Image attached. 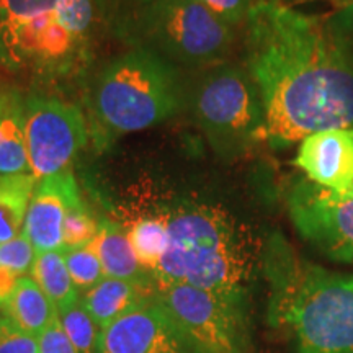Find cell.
Returning <instances> with one entry per match:
<instances>
[{
    "instance_id": "cell-1",
    "label": "cell",
    "mask_w": 353,
    "mask_h": 353,
    "mask_svg": "<svg viewBox=\"0 0 353 353\" xmlns=\"http://www.w3.org/2000/svg\"><path fill=\"white\" fill-rule=\"evenodd\" d=\"M245 23L247 72L259 88L273 148L319 131L353 130L350 41L325 19L276 0H259Z\"/></svg>"
},
{
    "instance_id": "cell-2",
    "label": "cell",
    "mask_w": 353,
    "mask_h": 353,
    "mask_svg": "<svg viewBox=\"0 0 353 353\" xmlns=\"http://www.w3.org/2000/svg\"><path fill=\"white\" fill-rule=\"evenodd\" d=\"M162 218L169 247L152 272L156 288L183 283L247 296L265 254L249 224L223 206L193 200L179 203Z\"/></svg>"
},
{
    "instance_id": "cell-3",
    "label": "cell",
    "mask_w": 353,
    "mask_h": 353,
    "mask_svg": "<svg viewBox=\"0 0 353 353\" xmlns=\"http://www.w3.org/2000/svg\"><path fill=\"white\" fill-rule=\"evenodd\" d=\"M270 317L293 334L298 353H353V273L298 257L280 236L265 249Z\"/></svg>"
},
{
    "instance_id": "cell-4",
    "label": "cell",
    "mask_w": 353,
    "mask_h": 353,
    "mask_svg": "<svg viewBox=\"0 0 353 353\" xmlns=\"http://www.w3.org/2000/svg\"><path fill=\"white\" fill-rule=\"evenodd\" d=\"M94 105L108 130L143 131L174 117L183 105V90L170 63L148 48H138L101 70Z\"/></svg>"
},
{
    "instance_id": "cell-5",
    "label": "cell",
    "mask_w": 353,
    "mask_h": 353,
    "mask_svg": "<svg viewBox=\"0 0 353 353\" xmlns=\"http://www.w3.org/2000/svg\"><path fill=\"white\" fill-rule=\"evenodd\" d=\"M121 23L151 51L190 68L218 63L232 44V26L200 0H151Z\"/></svg>"
},
{
    "instance_id": "cell-6",
    "label": "cell",
    "mask_w": 353,
    "mask_h": 353,
    "mask_svg": "<svg viewBox=\"0 0 353 353\" xmlns=\"http://www.w3.org/2000/svg\"><path fill=\"white\" fill-rule=\"evenodd\" d=\"M195 114L219 154L237 156L267 139L259 88L249 72L234 65H219L200 82Z\"/></svg>"
},
{
    "instance_id": "cell-7",
    "label": "cell",
    "mask_w": 353,
    "mask_h": 353,
    "mask_svg": "<svg viewBox=\"0 0 353 353\" xmlns=\"http://www.w3.org/2000/svg\"><path fill=\"white\" fill-rule=\"evenodd\" d=\"M154 298L206 353H252L247 296L176 283Z\"/></svg>"
},
{
    "instance_id": "cell-8",
    "label": "cell",
    "mask_w": 353,
    "mask_h": 353,
    "mask_svg": "<svg viewBox=\"0 0 353 353\" xmlns=\"http://www.w3.org/2000/svg\"><path fill=\"white\" fill-rule=\"evenodd\" d=\"M30 174L41 180L69 169L87 143V125L76 105L30 95L25 100Z\"/></svg>"
},
{
    "instance_id": "cell-9",
    "label": "cell",
    "mask_w": 353,
    "mask_h": 353,
    "mask_svg": "<svg viewBox=\"0 0 353 353\" xmlns=\"http://www.w3.org/2000/svg\"><path fill=\"white\" fill-rule=\"evenodd\" d=\"M288 211L299 236L322 255L353 263V196L301 179L288 192Z\"/></svg>"
},
{
    "instance_id": "cell-10",
    "label": "cell",
    "mask_w": 353,
    "mask_h": 353,
    "mask_svg": "<svg viewBox=\"0 0 353 353\" xmlns=\"http://www.w3.org/2000/svg\"><path fill=\"white\" fill-rule=\"evenodd\" d=\"M97 353H206L164 306L149 301L100 332Z\"/></svg>"
},
{
    "instance_id": "cell-11",
    "label": "cell",
    "mask_w": 353,
    "mask_h": 353,
    "mask_svg": "<svg viewBox=\"0 0 353 353\" xmlns=\"http://www.w3.org/2000/svg\"><path fill=\"white\" fill-rule=\"evenodd\" d=\"M81 193L69 169L37 185L23 224V234L37 254L63 250V228L68 211L81 203Z\"/></svg>"
},
{
    "instance_id": "cell-12",
    "label": "cell",
    "mask_w": 353,
    "mask_h": 353,
    "mask_svg": "<svg viewBox=\"0 0 353 353\" xmlns=\"http://www.w3.org/2000/svg\"><path fill=\"white\" fill-rule=\"evenodd\" d=\"M299 167L321 187L347 193L353 187V130H327L309 134L294 157Z\"/></svg>"
},
{
    "instance_id": "cell-13",
    "label": "cell",
    "mask_w": 353,
    "mask_h": 353,
    "mask_svg": "<svg viewBox=\"0 0 353 353\" xmlns=\"http://www.w3.org/2000/svg\"><path fill=\"white\" fill-rule=\"evenodd\" d=\"M156 296V286H144L117 278H103L94 288L81 294V304L100 330L121 319Z\"/></svg>"
},
{
    "instance_id": "cell-14",
    "label": "cell",
    "mask_w": 353,
    "mask_h": 353,
    "mask_svg": "<svg viewBox=\"0 0 353 353\" xmlns=\"http://www.w3.org/2000/svg\"><path fill=\"white\" fill-rule=\"evenodd\" d=\"M100 262L107 278L126 280L144 286H156L154 278L143 265L139 263L128 237V231H123L113 221H100L99 234L94 241Z\"/></svg>"
},
{
    "instance_id": "cell-15",
    "label": "cell",
    "mask_w": 353,
    "mask_h": 353,
    "mask_svg": "<svg viewBox=\"0 0 353 353\" xmlns=\"http://www.w3.org/2000/svg\"><path fill=\"white\" fill-rule=\"evenodd\" d=\"M30 174L25 134V100L19 92H0V179Z\"/></svg>"
},
{
    "instance_id": "cell-16",
    "label": "cell",
    "mask_w": 353,
    "mask_h": 353,
    "mask_svg": "<svg viewBox=\"0 0 353 353\" xmlns=\"http://www.w3.org/2000/svg\"><path fill=\"white\" fill-rule=\"evenodd\" d=\"M2 311L3 316L37 337L57 317L54 304L28 275L19 278L15 291Z\"/></svg>"
},
{
    "instance_id": "cell-17",
    "label": "cell",
    "mask_w": 353,
    "mask_h": 353,
    "mask_svg": "<svg viewBox=\"0 0 353 353\" xmlns=\"http://www.w3.org/2000/svg\"><path fill=\"white\" fill-rule=\"evenodd\" d=\"M30 276L51 299L57 312L65 311L81 301V291L77 290L69 275L63 250L37 254Z\"/></svg>"
},
{
    "instance_id": "cell-18",
    "label": "cell",
    "mask_w": 353,
    "mask_h": 353,
    "mask_svg": "<svg viewBox=\"0 0 353 353\" xmlns=\"http://www.w3.org/2000/svg\"><path fill=\"white\" fill-rule=\"evenodd\" d=\"M37 182L32 174L0 179V244L23 232L26 211L37 190Z\"/></svg>"
},
{
    "instance_id": "cell-19",
    "label": "cell",
    "mask_w": 353,
    "mask_h": 353,
    "mask_svg": "<svg viewBox=\"0 0 353 353\" xmlns=\"http://www.w3.org/2000/svg\"><path fill=\"white\" fill-rule=\"evenodd\" d=\"M128 237L139 263L152 275L169 247V229L161 216L141 218L132 224Z\"/></svg>"
},
{
    "instance_id": "cell-20",
    "label": "cell",
    "mask_w": 353,
    "mask_h": 353,
    "mask_svg": "<svg viewBox=\"0 0 353 353\" xmlns=\"http://www.w3.org/2000/svg\"><path fill=\"white\" fill-rule=\"evenodd\" d=\"M57 317H59L61 325H63L69 341L76 347L77 353H97L101 330L81 301L65 311L57 312Z\"/></svg>"
},
{
    "instance_id": "cell-21",
    "label": "cell",
    "mask_w": 353,
    "mask_h": 353,
    "mask_svg": "<svg viewBox=\"0 0 353 353\" xmlns=\"http://www.w3.org/2000/svg\"><path fill=\"white\" fill-rule=\"evenodd\" d=\"M63 254L69 275L81 293H85L87 290L94 288L103 278H107L94 242L77 249L63 250Z\"/></svg>"
},
{
    "instance_id": "cell-22",
    "label": "cell",
    "mask_w": 353,
    "mask_h": 353,
    "mask_svg": "<svg viewBox=\"0 0 353 353\" xmlns=\"http://www.w3.org/2000/svg\"><path fill=\"white\" fill-rule=\"evenodd\" d=\"M56 10V0H0V38Z\"/></svg>"
},
{
    "instance_id": "cell-23",
    "label": "cell",
    "mask_w": 353,
    "mask_h": 353,
    "mask_svg": "<svg viewBox=\"0 0 353 353\" xmlns=\"http://www.w3.org/2000/svg\"><path fill=\"white\" fill-rule=\"evenodd\" d=\"M100 221H97L90 211L85 208L83 201L74 205L68 211L63 228V250L77 249L90 244L99 234Z\"/></svg>"
},
{
    "instance_id": "cell-24",
    "label": "cell",
    "mask_w": 353,
    "mask_h": 353,
    "mask_svg": "<svg viewBox=\"0 0 353 353\" xmlns=\"http://www.w3.org/2000/svg\"><path fill=\"white\" fill-rule=\"evenodd\" d=\"M95 0H56V20L76 39L92 28L95 19Z\"/></svg>"
},
{
    "instance_id": "cell-25",
    "label": "cell",
    "mask_w": 353,
    "mask_h": 353,
    "mask_svg": "<svg viewBox=\"0 0 353 353\" xmlns=\"http://www.w3.org/2000/svg\"><path fill=\"white\" fill-rule=\"evenodd\" d=\"M37 250L23 232L15 239L0 244V267L7 268L19 276H25L32 272Z\"/></svg>"
},
{
    "instance_id": "cell-26",
    "label": "cell",
    "mask_w": 353,
    "mask_h": 353,
    "mask_svg": "<svg viewBox=\"0 0 353 353\" xmlns=\"http://www.w3.org/2000/svg\"><path fill=\"white\" fill-rule=\"evenodd\" d=\"M0 353H38V337L0 316Z\"/></svg>"
},
{
    "instance_id": "cell-27",
    "label": "cell",
    "mask_w": 353,
    "mask_h": 353,
    "mask_svg": "<svg viewBox=\"0 0 353 353\" xmlns=\"http://www.w3.org/2000/svg\"><path fill=\"white\" fill-rule=\"evenodd\" d=\"M200 2L224 23L234 26L247 21V17L259 0H200Z\"/></svg>"
},
{
    "instance_id": "cell-28",
    "label": "cell",
    "mask_w": 353,
    "mask_h": 353,
    "mask_svg": "<svg viewBox=\"0 0 353 353\" xmlns=\"http://www.w3.org/2000/svg\"><path fill=\"white\" fill-rule=\"evenodd\" d=\"M38 353H77L76 347L65 335L59 317L38 335Z\"/></svg>"
},
{
    "instance_id": "cell-29",
    "label": "cell",
    "mask_w": 353,
    "mask_h": 353,
    "mask_svg": "<svg viewBox=\"0 0 353 353\" xmlns=\"http://www.w3.org/2000/svg\"><path fill=\"white\" fill-rule=\"evenodd\" d=\"M325 21L334 33L350 41L353 39V2L342 3L334 13L325 17Z\"/></svg>"
},
{
    "instance_id": "cell-30",
    "label": "cell",
    "mask_w": 353,
    "mask_h": 353,
    "mask_svg": "<svg viewBox=\"0 0 353 353\" xmlns=\"http://www.w3.org/2000/svg\"><path fill=\"white\" fill-rule=\"evenodd\" d=\"M149 2L151 0H95V6L110 15H120L121 20H125L132 12H136Z\"/></svg>"
},
{
    "instance_id": "cell-31",
    "label": "cell",
    "mask_w": 353,
    "mask_h": 353,
    "mask_svg": "<svg viewBox=\"0 0 353 353\" xmlns=\"http://www.w3.org/2000/svg\"><path fill=\"white\" fill-rule=\"evenodd\" d=\"M19 278L20 276L17 275V273L0 267V309H3L8 299H10L13 291H15Z\"/></svg>"
},
{
    "instance_id": "cell-32",
    "label": "cell",
    "mask_w": 353,
    "mask_h": 353,
    "mask_svg": "<svg viewBox=\"0 0 353 353\" xmlns=\"http://www.w3.org/2000/svg\"><path fill=\"white\" fill-rule=\"evenodd\" d=\"M276 2H280V3H285V6H286V0H276Z\"/></svg>"
},
{
    "instance_id": "cell-33",
    "label": "cell",
    "mask_w": 353,
    "mask_h": 353,
    "mask_svg": "<svg viewBox=\"0 0 353 353\" xmlns=\"http://www.w3.org/2000/svg\"><path fill=\"white\" fill-rule=\"evenodd\" d=\"M348 2H353V0H343V3H348Z\"/></svg>"
}]
</instances>
